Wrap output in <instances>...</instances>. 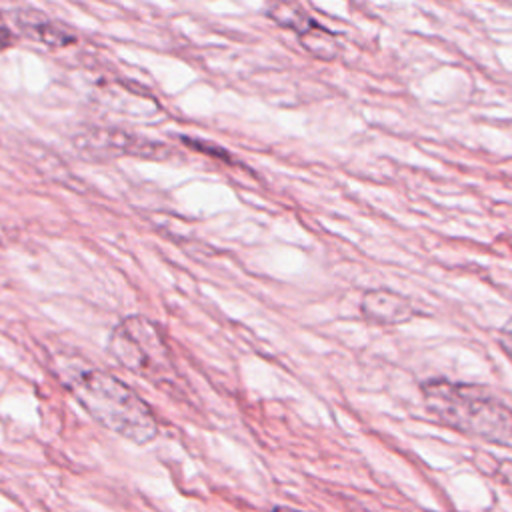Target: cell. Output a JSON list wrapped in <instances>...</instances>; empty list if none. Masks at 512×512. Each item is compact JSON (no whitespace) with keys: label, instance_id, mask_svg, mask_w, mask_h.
Instances as JSON below:
<instances>
[{"label":"cell","instance_id":"cell-10","mask_svg":"<svg viewBox=\"0 0 512 512\" xmlns=\"http://www.w3.org/2000/svg\"><path fill=\"white\" fill-rule=\"evenodd\" d=\"M274 512H300V510H292V508H284V506H282V508H276Z\"/></svg>","mask_w":512,"mask_h":512},{"label":"cell","instance_id":"cell-1","mask_svg":"<svg viewBox=\"0 0 512 512\" xmlns=\"http://www.w3.org/2000/svg\"><path fill=\"white\" fill-rule=\"evenodd\" d=\"M58 370L72 396L102 426L136 444L156 438L158 422L154 412L122 380L84 360H64Z\"/></svg>","mask_w":512,"mask_h":512},{"label":"cell","instance_id":"cell-6","mask_svg":"<svg viewBox=\"0 0 512 512\" xmlns=\"http://www.w3.org/2000/svg\"><path fill=\"white\" fill-rule=\"evenodd\" d=\"M360 308L362 314L376 324H400L416 314L410 300L384 288L364 292Z\"/></svg>","mask_w":512,"mask_h":512},{"label":"cell","instance_id":"cell-5","mask_svg":"<svg viewBox=\"0 0 512 512\" xmlns=\"http://www.w3.org/2000/svg\"><path fill=\"white\" fill-rule=\"evenodd\" d=\"M14 22L28 38H34L36 42H42L46 46L58 48L76 40V36L64 24L30 6L14 10Z\"/></svg>","mask_w":512,"mask_h":512},{"label":"cell","instance_id":"cell-3","mask_svg":"<svg viewBox=\"0 0 512 512\" xmlns=\"http://www.w3.org/2000/svg\"><path fill=\"white\" fill-rule=\"evenodd\" d=\"M110 354L130 372L158 380L170 368L168 350L156 326L142 316L124 318L110 334Z\"/></svg>","mask_w":512,"mask_h":512},{"label":"cell","instance_id":"cell-4","mask_svg":"<svg viewBox=\"0 0 512 512\" xmlns=\"http://www.w3.org/2000/svg\"><path fill=\"white\" fill-rule=\"evenodd\" d=\"M76 148L88 154L90 158L100 156H118V154H130V156H144V158H158L166 156L168 150L162 142L124 132L114 128H92L76 138Z\"/></svg>","mask_w":512,"mask_h":512},{"label":"cell","instance_id":"cell-8","mask_svg":"<svg viewBox=\"0 0 512 512\" xmlns=\"http://www.w3.org/2000/svg\"><path fill=\"white\" fill-rule=\"evenodd\" d=\"M12 44H14V34H12L10 26L6 24V20H4V16H2V12H0V50H2V48H8V46H12Z\"/></svg>","mask_w":512,"mask_h":512},{"label":"cell","instance_id":"cell-7","mask_svg":"<svg viewBox=\"0 0 512 512\" xmlns=\"http://www.w3.org/2000/svg\"><path fill=\"white\" fill-rule=\"evenodd\" d=\"M268 16L284 26V28H290L294 32L300 34V38L316 32L318 28H322L308 12H304L298 4H272L268 6Z\"/></svg>","mask_w":512,"mask_h":512},{"label":"cell","instance_id":"cell-9","mask_svg":"<svg viewBox=\"0 0 512 512\" xmlns=\"http://www.w3.org/2000/svg\"><path fill=\"white\" fill-rule=\"evenodd\" d=\"M498 342H500L504 354H506V356L510 358V362H512V324H508V326L500 332Z\"/></svg>","mask_w":512,"mask_h":512},{"label":"cell","instance_id":"cell-2","mask_svg":"<svg viewBox=\"0 0 512 512\" xmlns=\"http://www.w3.org/2000/svg\"><path fill=\"white\" fill-rule=\"evenodd\" d=\"M426 408L446 426L512 450V408L488 390L450 380L422 386Z\"/></svg>","mask_w":512,"mask_h":512}]
</instances>
